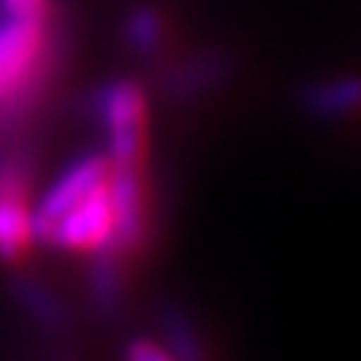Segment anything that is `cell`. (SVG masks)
<instances>
[{"instance_id":"6da1fadb","label":"cell","mask_w":361,"mask_h":361,"mask_svg":"<svg viewBox=\"0 0 361 361\" xmlns=\"http://www.w3.org/2000/svg\"><path fill=\"white\" fill-rule=\"evenodd\" d=\"M63 61L58 16H13L0 9V130L30 118L49 97Z\"/></svg>"},{"instance_id":"7a4b0ae2","label":"cell","mask_w":361,"mask_h":361,"mask_svg":"<svg viewBox=\"0 0 361 361\" xmlns=\"http://www.w3.org/2000/svg\"><path fill=\"white\" fill-rule=\"evenodd\" d=\"M94 118L106 133L111 163H148V94L135 78H115L99 87Z\"/></svg>"},{"instance_id":"3957f363","label":"cell","mask_w":361,"mask_h":361,"mask_svg":"<svg viewBox=\"0 0 361 361\" xmlns=\"http://www.w3.org/2000/svg\"><path fill=\"white\" fill-rule=\"evenodd\" d=\"M61 253L75 256H118L115 253V205H111L109 178L85 193L75 205L49 229L45 241ZM121 259V256H118Z\"/></svg>"},{"instance_id":"277c9868","label":"cell","mask_w":361,"mask_h":361,"mask_svg":"<svg viewBox=\"0 0 361 361\" xmlns=\"http://www.w3.org/2000/svg\"><path fill=\"white\" fill-rule=\"evenodd\" d=\"M30 163L21 154L0 157V262L18 265L37 244L30 199Z\"/></svg>"},{"instance_id":"5b68a950","label":"cell","mask_w":361,"mask_h":361,"mask_svg":"<svg viewBox=\"0 0 361 361\" xmlns=\"http://www.w3.org/2000/svg\"><path fill=\"white\" fill-rule=\"evenodd\" d=\"M106 178H109V154L106 151H90V154L75 157V160L51 180L49 190L33 202V235H37V244H42L51 226Z\"/></svg>"},{"instance_id":"8992f818","label":"cell","mask_w":361,"mask_h":361,"mask_svg":"<svg viewBox=\"0 0 361 361\" xmlns=\"http://www.w3.org/2000/svg\"><path fill=\"white\" fill-rule=\"evenodd\" d=\"M304 109L322 121L361 115V75H337L310 85L304 90Z\"/></svg>"},{"instance_id":"52a82bcc","label":"cell","mask_w":361,"mask_h":361,"mask_svg":"<svg viewBox=\"0 0 361 361\" xmlns=\"http://www.w3.org/2000/svg\"><path fill=\"white\" fill-rule=\"evenodd\" d=\"M163 334H166V349L178 361H205V349L190 322V316L180 310H166L163 313Z\"/></svg>"},{"instance_id":"ba28073f","label":"cell","mask_w":361,"mask_h":361,"mask_svg":"<svg viewBox=\"0 0 361 361\" xmlns=\"http://www.w3.org/2000/svg\"><path fill=\"white\" fill-rule=\"evenodd\" d=\"M123 39L133 51L139 54H154L163 49L166 42V21L154 13V9H135L123 25Z\"/></svg>"},{"instance_id":"9c48e42d","label":"cell","mask_w":361,"mask_h":361,"mask_svg":"<svg viewBox=\"0 0 361 361\" xmlns=\"http://www.w3.org/2000/svg\"><path fill=\"white\" fill-rule=\"evenodd\" d=\"M229 73V66H226L217 54H205V58H196V61H187L180 70L175 73V87L178 94H196V90H208L220 82V78Z\"/></svg>"},{"instance_id":"30bf717a","label":"cell","mask_w":361,"mask_h":361,"mask_svg":"<svg viewBox=\"0 0 361 361\" xmlns=\"http://www.w3.org/2000/svg\"><path fill=\"white\" fill-rule=\"evenodd\" d=\"M21 289H25V304L37 316H42L49 325L61 319V307H58V301L49 295V289H42V286H21Z\"/></svg>"},{"instance_id":"8fae6325","label":"cell","mask_w":361,"mask_h":361,"mask_svg":"<svg viewBox=\"0 0 361 361\" xmlns=\"http://www.w3.org/2000/svg\"><path fill=\"white\" fill-rule=\"evenodd\" d=\"M127 361H178L166 346H160L151 337H139L127 346Z\"/></svg>"},{"instance_id":"7c38bea8","label":"cell","mask_w":361,"mask_h":361,"mask_svg":"<svg viewBox=\"0 0 361 361\" xmlns=\"http://www.w3.org/2000/svg\"><path fill=\"white\" fill-rule=\"evenodd\" d=\"M0 9L13 16H51L54 0H0Z\"/></svg>"}]
</instances>
